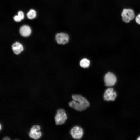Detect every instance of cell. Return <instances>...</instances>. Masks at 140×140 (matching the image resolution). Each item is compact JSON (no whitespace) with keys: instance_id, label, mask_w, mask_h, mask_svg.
Returning <instances> with one entry per match:
<instances>
[{"instance_id":"1","label":"cell","mask_w":140,"mask_h":140,"mask_svg":"<svg viewBox=\"0 0 140 140\" xmlns=\"http://www.w3.org/2000/svg\"><path fill=\"white\" fill-rule=\"evenodd\" d=\"M73 99L69 103L71 108L79 111H83L88 107L90 104L88 101L82 96L74 94L72 96Z\"/></svg>"},{"instance_id":"2","label":"cell","mask_w":140,"mask_h":140,"mask_svg":"<svg viewBox=\"0 0 140 140\" xmlns=\"http://www.w3.org/2000/svg\"><path fill=\"white\" fill-rule=\"evenodd\" d=\"M122 20L126 23H129L135 18V14L134 10L130 8H124L121 14Z\"/></svg>"},{"instance_id":"3","label":"cell","mask_w":140,"mask_h":140,"mask_svg":"<svg viewBox=\"0 0 140 140\" xmlns=\"http://www.w3.org/2000/svg\"><path fill=\"white\" fill-rule=\"evenodd\" d=\"M67 118V115L65 110L62 109H58L57 112L55 119L57 125H61L64 124Z\"/></svg>"},{"instance_id":"4","label":"cell","mask_w":140,"mask_h":140,"mask_svg":"<svg viewBox=\"0 0 140 140\" xmlns=\"http://www.w3.org/2000/svg\"><path fill=\"white\" fill-rule=\"evenodd\" d=\"M70 134L72 137L76 139H80L82 137L83 131L81 127L78 126H75L73 127L70 131Z\"/></svg>"},{"instance_id":"5","label":"cell","mask_w":140,"mask_h":140,"mask_svg":"<svg viewBox=\"0 0 140 140\" xmlns=\"http://www.w3.org/2000/svg\"><path fill=\"white\" fill-rule=\"evenodd\" d=\"M116 80L115 75L111 72L107 73L104 76V81L105 85L107 86L114 85L116 83Z\"/></svg>"},{"instance_id":"6","label":"cell","mask_w":140,"mask_h":140,"mask_svg":"<svg viewBox=\"0 0 140 140\" xmlns=\"http://www.w3.org/2000/svg\"><path fill=\"white\" fill-rule=\"evenodd\" d=\"M55 37L57 42L59 44H65L68 42L69 39L68 34L65 32L58 33Z\"/></svg>"},{"instance_id":"7","label":"cell","mask_w":140,"mask_h":140,"mask_svg":"<svg viewBox=\"0 0 140 140\" xmlns=\"http://www.w3.org/2000/svg\"><path fill=\"white\" fill-rule=\"evenodd\" d=\"M117 94L112 88H109L105 91L104 95V99L106 101H114L116 97Z\"/></svg>"},{"instance_id":"8","label":"cell","mask_w":140,"mask_h":140,"mask_svg":"<svg viewBox=\"0 0 140 140\" xmlns=\"http://www.w3.org/2000/svg\"><path fill=\"white\" fill-rule=\"evenodd\" d=\"M40 127L39 125H34L30 129L29 133L30 137L34 139H37L39 138L41 136V132H37V131L40 129Z\"/></svg>"},{"instance_id":"9","label":"cell","mask_w":140,"mask_h":140,"mask_svg":"<svg viewBox=\"0 0 140 140\" xmlns=\"http://www.w3.org/2000/svg\"><path fill=\"white\" fill-rule=\"evenodd\" d=\"M12 50L14 53L18 55L23 50L22 45L18 42L14 43L12 46Z\"/></svg>"},{"instance_id":"10","label":"cell","mask_w":140,"mask_h":140,"mask_svg":"<svg viewBox=\"0 0 140 140\" xmlns=\"http://www.w3.org/2000/svg\"><path fill=\"white\" fill-rule=\"evenodd\" d=\"M31 32L30 28L27 25L22 26L19 30V32L20 34L24 37H27L29 36Z\"/></svg>"},{"instance_id":"11","label":"cell","mask_w":140,"mask_h":140,"mask_svg":"<svg viewBox=\"0 0 140 140\" xmlns=\"http://www.w3.org/2000/svg\"><path fill=\"white\" fill-rule=\"evenodd\" d=\"M90 61L86 58H83L82 59L80 62V65L83 68L88 67L90 65Z\"/></svg>"},{"instance_id":"12","label":"cell","mask_w":140,"mask_h":140,"mask_svg":"<svg viewBox=\"0 0 140 140\" xmlns=\"http://www.w3.org/2000/svg\"><path fill=\"white\" fill-rule=\"evenodd\" d=\"M36 16V13L35 10L33 9L30 10L27 14V18L30 19L34 18Z\"/></svg>"},{"instance_id":"13","label":"cell","mask_w":140,"mask_h":140,"mask_svg":"<svg viewBox=\"0 0 140 140\" xmlns=\"http://www.w3.org/2000/svg\"><path fill=\"white\" fill-rule=\"evenodd\" d=\"M135 20L136 23L140 25V13L138 14L135 17Z\"/></svg>"},{"instance_id":"14","label":"cell","mask_w":140,"mask_h":140,"mask_svg":"<svg viewBox=\"0 0 140 140\" xmlns=\"http://www.w3.org/2000/svg\"><path fill=\"white\" fill-rule=\"evenodd\" d=\"M13 19L15 21L17 22H20L22 20L21 18L18 15L15 16L13 17Z\"/></svg>"},{"instance_id":"15","label":"cell","mask_w":140,"mask_h":140,"mask_svg":"<svg viewBox=\"0 0 140 140\" xmlns=\"http://www.w3.org/2000/svg\"><path fill=\"white\" fill-rule=\"evenodd\" d=\"M18 15L22 19H24V15L23 13L21 11H19L18 13Z\"/></svg>"},{"instance_id":"16","label":"cell","mask_w":140,"mask_h":140,"mask_svg":"<svg viewBox=\"0 0 140 140\" xmlns=\"http://www.w3.org/2000/svg\"><path fill=\"white\" fill-rule=\"evenodd\" d=\"M3 140H10V139L9 138L5 137H4L3 139Z\"/></svg>"},{"instance_id":"17","label":"cell","mask_w":140,"mask_h":140,"mask_svg":"<svg viewBox=\"0 0 140 140\" xmlns=\"http://www.w3.org/2000/svg\"><path fill=\"white\" fill-rule=\"evenodd\" d=\"M137 140H140V137L138 138L137 139Z\"/></svg>"}]
</instances>
